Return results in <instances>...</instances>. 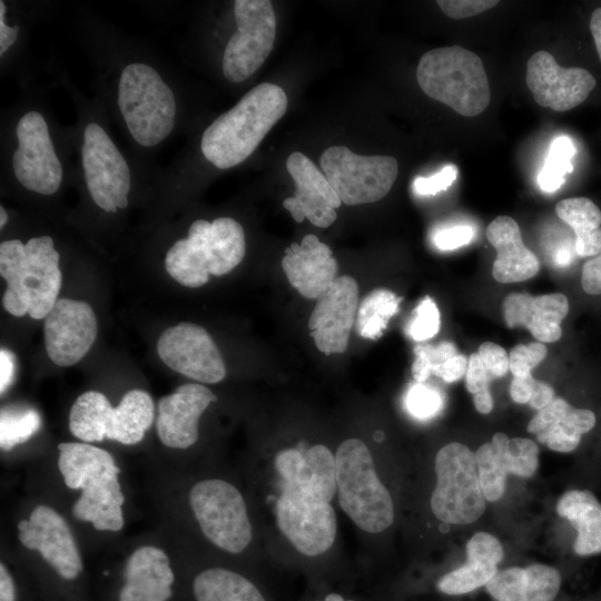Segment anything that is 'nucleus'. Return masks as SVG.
<instances>
[{
	"label": "nucleus",
	"instance_id": "f257e3e1",
	"mask_svg": "<svg viewBox=\"0 0 601 601\" xmlns=\"http://www.w3.org/2000/svg\"><path fill=\"white\" fill-rule=\"evenodd\" d=\"M334 443L306 434L264 443L249 460L267 561L306 584L345 578Z\"/></svg>",
	"mask_w": 601,
	"mask_h": 601
},
{
	"label": "nucleus",
	"instance_id": "f03ea898",
	"mask_svg": "<svg viewBox=\"0 0 601 601\" xmlns=\"http://www.w3.org/2000/svg\"><path fill=\"white\" fill-rule=\"evenodd\" d=\"M383 436L374 430L367 437L352 433L334 441L337 506L354 528L362 553H371L397 520L386 461L377 447Z\"/></svg>",
	"mask_w": 601,
	"mask_h": 601
},
{
	"label": "nucleus",
	"instance_id": "7ed1b4c3",
	"mask_svg": "<svg viewBox=\"0 0 601 601\" xmlns=\"http://www.w3.org/2000/svg\"><path fill=\"white\" fill-rule=\"evenodd\" d=\"M187 504L199 535L217 554L253 572L267 560L252 496L235 480L216 474L197 479Z\"/></svg>",
	"mask_w": 601,
	"mask_h": 601
},
{
	"label": "nucleus",
	"instance_id": "20e7f679",
	"mask_svg": "<svg viewBox=\"0 0 601 601\" xmlns=\"http://www.w3.org/2000/svg\"><path fill=\"white\" fill-rule=\"evenodd\" d=\"M58 469L68 489L80 490L72 515L90 522L97 531H120L125 524V495L119 482L120 469L112 455L91 443L58 444Z\"/></svg>",
	"mask_w": 601,
	"mask_h": 601
},
{
	"label": "nucleus",
	"instance_id": "39448f33",
	"mask_svg": "<svg viewBox=\"0 0 601 601\" xmlns=\"http://www.w3.org/2000/svg\"><path fill=\"white\" fill-rule=\"evenodd\" d=\"M288 99L282 87L263 82L246 92L204 131L200 149L219 169L242 164L285 115Z\"/></svg>",
	"mask_w": 601,
	"mask_h": 601
},
{
	"label": "nucleus",
	"instance_id": "423d86ee",
	"mask_svg": "<svg viewBox=\"0 0 601 601\" xmlns=\"http://www.w3.org/2000/svg\"><path fill=\"white\" fill-rule=\"evenodd\" d=\"M50 236L8 239L0 244V275L7 286L3 308L16 317L45 318L58 300L62 274Z\"/></svg>",
	"mask_w": 601,
	"mask_h": 601
},
{
	"label": "nucleus",
	"instance_id": "0eeeda50",
	"mask_svg": "<svg viewBox=\"0 0 601 601\" xmlns=\"http://www.w3.org/2000/svg\"><path fill=\"white\" fill-rule=\"evenodd\" d=\"M246 253L242 225L230 217L211 223L195 220L186 238L176 240L165 256L167 273L189 288L204 286L209 276H223L240 264Z\"/></svg>",
	"mask_w": 601,
	"mask_h": 601
},
{
	"label": "nucleus",
	"instance_id": "6e6552de",
	"mask_svg": "<svg viewBox=\"0 0 601 601\" xmlns=\"http://www.w3.org/2000/svg\"><path fill=\"white\" fill-rule=\"evenodd\" d=\"M416 80L426 96L464 117L482 114L491 100L481 58L460 46L425 52L416 68Z\"/></svg>",
	"mask_w": 601,
	"mask_h": 601
},
{
	"label": "nucleus",
	"instance_id": "1a4fd4ad",
	"mask_svg": "<svg viewBox=\"0 0 601 601\" xmlns=\"http://www.w3.org/2000/svg\"><path fill=\"white\" fill-rule=\"evenodd\" d=\"M118 107L131 137L154 147L174 129L176 99L160 73L145 62L124 67L118 82Z\"/></svg>",
	"mask_w": 601,
	"mask_h": 601
},
{
	"label": "nucleus",
	"instance_id": "9d476101",
	"mask_svg": "<svg viewBox=\"0 0 601 601\" xmlns=\"http://www.w3.org/2000/svg\"><path fill=\"white\" fill-rule=\"evenodd\" d=\"M433 472L434 484L427 506L436 521L470 524L483 515L486 500L474 452L462 443H447L435 453Z\"/></svg>",
	"mask_w": 601,
	"mask_h": 601
},
{
	"label": "nucleus",
	"instance_id": "9b49d317",
	"mask_svg": "<svg viewBox=\"0 0 601 601\" xmlns=\"http://www.w3.org/2000/svg\"><path fill=\"white\" fill-rule=\"evenodd\" d=\"M326 179L347 206L375 203L391 190L398 174L392 156L357 155L345 146H332L321 156Z\"/></svg>",
	"mask_w": 601,
	"mask_h": 601
},
{
	"label": "nucleus",
	"instance_id": "f8f14e48",
	"mask_svg": "<svg viewBox=\"0 0 601 601\" xmlns=\"http://www.w3.org/2000/svg\"><path fill=\"white\" fill-rule=\"evenodd\" d=\"M237 30L223 56V73L230 82H243L255 73L270 53L276 33V17L269 0H236Z\"/></svg>",
	"mask_w": 601,
	"mask_h": 601
},
{
	"label": "nucleus",
	"instance_id": "ddd939ff",
	"mask_svg": "<svg viewBox=\"0 0 601 601\" xmlns=\"http://www.w3.org/2000/svg\"><path fill=\"white\" fill-rule=\"evenodd\" d=\"M81 162L93 203L107 213L125 209L131 187L130 169L109 135L97 122L85 127Z\"/></svg>",
	"mask_w": 601,
	"mask_h": 601
},
{
	"label": "nucleus",
	"instance_id": "4468645a",
	"mask_svg": "<svg viewBox=\"0 0 601 601\" xmlns=\"http://www.w3.org/2000/svg\"><path fill=\"white\" fill-rule=\"evenodd\" d=\"M16 137L12 169L19 184L40 195L58 191L63 170L45 117L36 110L26 112L16 126Z\"/></svg>",
	"mask_w": 601,
	"mask_h": 601
},
{
	"label": "nucleus",
	"instance_id": "2eb2a0df",
	"mask_svg": "<svg viewBox=\"0 0 601 601\" xmlns=\"http://www.w3.org/2000/svg\"><path fill=\"white\" fill-rule=\"evenodd\" d=\"M156 348L166 366L197 383L216 384L226 376L221 354L200 325L183 322L166 328Z\"/></svg>",
	"mask_w": 601,
	"mask_h": 601
},
{
	"label": "nucleus",
	"instance_id": "dca6fc26",
	"mask_svg": "<svg viewBox=\"0 0 601 601\" xmlns=\"http://www.w3.org/2000/svg\"><path fill=\"white\" fill-rule=\"evenodd\" d=\"M19 541L37 551L42 560L65 581H75L83 571V562L70 526L51 506L39 504L29 519L18 523Z\"/></svg>",
	"mask_w": 601,
	"mask_h": 601
},
{
	"label": "nucleus",
	"instance_id": "f3484780",
	"mask_svg": "<svg viewBox=\"0 0 601 601\" xmlns=\"http://www.w3.org/2000/svg\"><path fill=\"white\" fill-rule=\"evenodd\" d=\"M43 319L45 347L58 366L78 363L96 341L97 317L86 302L58 298Z\"/></svg>",
	"mask_w": 601,
	"mask_h": 601
},
{
	"label": "nucleus",
	"instance_id": "a211bd4d",
	"mask_svg": "<svg viewBox=\"0 0 601 601\" xmlns=\"http://www.w3.org/2000/svg\"><path fill=\"white\" fill-rule=\"evenodd\" d=\"M525 81L534 100L554 111L579 106L597 83L587 69L561 67L546 50H539L529 58Z\"/></svg>",
	"mask_w": 601,
	"mask_h": 601
},
{
	"label": "nucleus",
	"instance_id": "6ab92c4d",
	"mask_svg": "<svg viewBox=\"0 0 601 601\" xmlns=\"http://www.w3.org/2000/svg\"><path fill=\"white\" fill-rule=\"evenodd\" d=\"M482 493L486 501L500 500L509 474L532 477L539 467V447L525 437L510 439L497 432L475 452Z\"/></svg>",
	"mask_w": 601,
	"mask_h": 601
},
{
	"label": "nucleus",
	"instance_id": "aec40b11",
	"mask_svg": "<svg viewBox=\"0 0 601 601\" xmlns=\"http://www.w3.org/2000/svg\"><path fill=\"white\" fill-rule=\"evenodd\" d=\"M358 284L347 275L337 277L316 300L308 319L309 334L324 354L344 353L356 322Z\"/></svg>",
	"mask_w": 601,
	"mask_h": 601
},
{
	"label": "nucleus",
	"instance_id": "412c9836",
	"mask_svg": "<svg viewBox=\"0 0 601 601\" xmlns=\"http://www.w3.org/2000/svg\"><path fill=\"white\" fill-rule=\"evenodd\" d=\"M217 395L200 383H186L162 396L157 404L156 430L160 443L174 450H188L198 443L199 423Z\"/></svg>",
	"mask_w": 601,
	"mask_h": 601
},
{
	"label": "nucleus",
	"instance_id": "4be33fe9",
	"mask_svg": "<svg viewBox=\"0 0 601 601\" xmlns=\"http://www.w3.org/2000/svg\"><path fill=\"white\" fill-rule=\"evenodd\" d=\"M286 168L296 184V191L293 197L284 199V208L297 223L307 218L317 227L331 226L337 218L336 209L342 201L325 175L299 151L288 156Z\"/></svg>",
	"mask_w": 601,
	"mask_h": 601
},
{
	"label": "nucleus",
	"instance_id": "5701e85b",
	"mask_svg": "<svg viewBox=\"0 0 601 601\" xmlns=\"http://www.w3.org/2000/svg\"><path fill=\"white\" fill-rule=\"evenodd\" d=\"M175 580L167 553L155 545H141L126 560L117 601H169Z\"/></svg>",
	"mask_w": 601,
	"mask_h": 601
},
{
	"label": "nucleus",
	"instance_id": "b1692460",
	"mask_svg": "<svg viewBox=\"0 0 601 601\" xmlns=\"http://www.w3.org/2000/svg\"><path fill=\"white\" fill-rule=\"evenodd\" d=\"M282 268L289 284L311 299H317L329 288L338 269L331 248L313 234L285 249Z\"/></svg>",
	"mask_w": 601,
	"mask_h": 601
},
{
	"label": "nucleus",
	"instance_id": "393cba45",
	"mask_svg": "<svg viewBox=\"0 0 601 601\" xmlns=\"http://www.w3.org/2000/svg\"><path fill=\"white\" fill-rule=\"evenodd\" d=\"M190 595L193 601H275L256 572L225 562L198 568Z\"/></svg>",
	"mask_w": 601,
	"mask_h": 601
},
{
	"label": "nucleus",
	"instance_id": "a878e982",
	"mask_svg": "<svg viewBox=\"0 0 601 601\" xmlns=\"http://www.w3.org/2000/svg\"><path fill=\"white\" fill-rule=\"evenodd\" d=\"M568 313L569 302L561 293L538 296L511 293L503 300L506 325L528 328L541 343H553L561 337V323Z\"/></svg>",
	"mask_w": 601,
	"mask_h": 601
},
{
	"label": "nucleus",
	"instance_id": "bb28decb",
	"mask_svg": "<svg viewBox=\"0 0 601 601\" xmlns=\"http://www.w3.org/2000/svg\"><path fill=\"white\" fill-rule=\"evenodd\" d=\"M595 414L588 408H577L562 397H554L530 420L528 432L550 450L559 453L574 451L582 435L595 425Z\"/></svg>",
	"mask_w": 601,
	"mask_h": 601
},
{
	"label": "nucleus",
	"instance_id": "cd10ccee",
	"mask_svg": "<svg viewBox=\"0 0 601 601\" xmlns=\"http://www.w3.org/2000/svg\"><path fill=\"white\" fill-rule=\"evenodd\" d=\"M504 556L501 542L487 532H476L466 543V561L435 581L444 595H462L485 587L499 571Z\"/></svg>",
	"mask_w": 601,
	"mask_h": 601
},
{
	"label": "nucleus",
	"instance_id": "c85d7f7f",
	"mask_svg": "<svg viewBox=\"0 0 601 601\" xmlns=\"http://www.w3.org/2000/svg\"><path fill=\"white\" fill-rule=\"evenodd\" d=\"M486 238L496 250L492 275L500 283H518L534 277L540 263L522 240L521 229L510 216H497L486 228Z\"/></svg>",
	"mask_w": 601,
	"mask_h": 601
},
{
	"label": "nucleus",
	"instance_id": "c756f323",
	"mask_svg": "<svg viewBox=\"0 0 601 601\" xmlns=\"http://www.w3.org/2000/svg\"><path fill=\"white\" fill-rule=\"evenodd\" d=\"M561 584L556 568L533 563L499 570L485 590L494 601H554Z\"/></svg>",
	"mask_w": 601,
	"mask_h": 601
},
{
	"label": "nucleus",
	"instance_id": "7c9ffc66",
	"mask_svg": "<svg viewBox=\"0 0 601 601\" xmlns=\"http://www.w3.org/2000/svg\"><path fill=\"white\" fill-rule=\"evenodd\" d=\"M558 514L577 532L573 551L579 556L601 553V503L589 490H570L556 503Z\"/></svg>",
	"mask_w": 601,
	"mask_h": 601
},
{
	"label": "nucleus",
	"instance_id": "2f4dec72",
	"mask_svg": "<svg viewBox=\"0 0 601 601\" xmlns=\"http://www.w3.org/2000/svg\"><path fill=\"white\" fill-rule=\"evenodd\" d=\"M155 420L152 397L142 390H130L112 408L106 439L124 445L138 444Z\"/></svg>",
	"mask_w": 601,
	"mask_h": 601
},
{
	"label": "nucleus",
	"instance_id": "473e14b6",
	"mask_svg": "<svg viewBox=\"0 0 601 601\" xmlns=\"http://www.w3.org/2000/svg\"><path fill=\"white\" fill-rule=\"evenodd\" d=\"M558 217L575 234V253L580 257L601 254V210L589 198L574 197L560 200L555 206Z\"/></svg>",
	"mask_w": 601,
	"mask_h": 601
},
{
	"label": "nucleus",
	"instance_id": "72a5a7b5",
	"mask_svg": "<svg viewBox=\"0 0 601 601\" xmlns=\"http://www.w3.org/2000/svg\"><path fill=\"white\" fill-rule=\"evenodd\" d=\"M414 355L411 371L415 382H426L431 375H435L446 383H453L466 373L469 359L451 342L417 344Z\"/></svg>",
	"mask_w": 601,
	"mask_h": 601
},
{
	"label": "nucleus",
	"instance_id": "f704fd0d",
	"mask_svg": "<svg viewBox=\"0 0 601 601\" xmlns=\"http://www.w3.org/2000/svg\"><path fill=\"white\" fill-rule=\"evenodd\" d=\"M114 406L107 396L98 391L80 394L71 405L68 416L70 433L86 443L101 442Z\"/></svg>",
	"mask_w": 601,
	"mask_h": 601
},
{
	"label": "nucleus",
	"instance_id": "c9c22d12",
	"mask_svg": "<svg viewBox=\"0 0 601 601\" xmlns=\"http://www.w3.org/2000/svg\"><path fill=\"white\" fill-rule=\"evenodd\" d=\"M402 298L390 289L377 288L367 294L358 304L356 331L366 339H378L390 319L398 312Z\"/></svg>",
	"mask_w": 601,
	"mask_h": 601
},
{
	"label": "nucleus",
	"instance_id": "e433bc0d",
	"mask_svg": "<svg viewBox=\"0 0 601 601\" xmlns=\"http://www.w3.org/2000/svg\"><path fill=\"white\" fill-rule=\"evenodd\" d=\"M574 152V145L569 137H556L551 142L544 167L538 176L543 191L553 193L564 184L566 174L573 169L571 159Z\"/></svg>",
	"mask_w": 601,
	"mask_h": 601
},
{
	"label": "nucleus",
	"instance_id": "4c0bfd02",
	"mask_svg": "<svg viewBox=\"0 0 601 601\" xmlns=\"http://www.w3.org/2000/svg\"><path fill=\"white\" fill-rule=\"evenodd\" d=\"M41 425V418L32 408H2L0 416V446L10 451L27 442Z\"/></svg>",
	"mask_w": 601,
	"mask_h": 601
},
{
	"label": "nucleus",
	"instance_id": "58836bf2",
	"mask_svg": "<svg viewBox=\"0 0 601 601\" xmlns=\"http://www.w3.org/2000/svg\"><path fill=\"white\" fill-rule=\"evenodd\" d=\"M443 392L425 382H415L403 396L405 412L414 420L426 422L436 417L444 408Z\"/></svg>",
	"mask_w": 601,
	"mask_h": 601
},
{
	"label": "nucleus",
	"instance_id": "ea45409f",
	"mask_svg": "<svg viewBox=\"0 0 601 601\" xmlns=\"http://www.w3.org/2000/svg\"><path fill=\"white\" fill-rule=\"evenodd\" d=\"M495 380L490 370L484 365L480 355L471 354L465 373V386L473 395V403L477 412L489 414L493 410V397L490 384Z\"/></svg>",
	"mask_w": 601,
	"mask_h": 601
},
{
	"label": "nucleus",
	"instance_id": "a19ab883",
	"mask_svg": "<svg viewBox=\"0 0 601 601\" xmlns=\"http://www.w3.org/2000/svg\"><path fill=\"white\" fill-rule=\"evenodd\" d=\"M441 327V315L436 303L425 296L413 312L407 324V335L416 342H423L437 334Z\"/></svg>",
	"mask_w": 601,
	"mask_h": 601
},
{
	"label": "nucleus",
	"instance_id": "79ce46f5",
	"mask_svg": "<svg viewBox=\"0 0 601 601\" xmlns=\"http://www.w3.org/2000/svg\"><path fill=\"white\" fill-rule=\"evenodd\" d=\"M546 353V346L541 342L516 345L509 354V371L513 376L526 375L545 358Z\"/></svg>",
	"mask_w": 601,
	"mask_h": 601
},
{
	"label": "nucleus",
	"instance_id": "37998d69",
	"mask_svg": "<svg viewBox=\"0 0 601 601\" xmlns=\"http://www.w3.org/2000/svg\"><path fill=\"white\" fill-rule=\"evenodd\" d=\"M339 581L306 584V589L297 601H368L364 594L338 584Z\"/></svg>",
	"mask_w": 601,
	"mask_h": 601
},
{
	"label": "nucleus",
	"instance_id": "c03bdc74",
	"mask_svg": "<svg viewBox=\"0 0 601 601\" xmlns=\"http://www.w3.org/2000/svg\"><path fill=\"white\" fill-rule=\"evenodd\" d=\"M474 230L469 225H453L439 228L432 236L433 244L440 250H453L471 243Z\"/></svg>",
	"mask_w": 601,
	"mask_h": 601
},
{
	"label": "nucleus",
	"instance_id": "a18cd8bd",
	"mask_svg": "<svg viewBox=\"0 0 601 601\" xmlns=\"http://www.w3.org/2000/svg\"><path fill=\"white\" fill-rule=\"evenodd\" d=\"M437 6L452 19H465L482 13L496 4V0H439Z\"/></svg>",
	"mask_w": 601,
	"mask_h": 601
},
{
	"label": "nucleus",
	"instance_id": "49530a36",
	"mask_svg": "<svg viewBox=\"0 0 601 601\" xmlns=\"http://www.w3.org/2000/svg\"><path fill=\"white\" fill-rule=\"evenodd\" d=\"M456 175V167L454 165H449L431 177L415 178L413 188L418 195H436L443 190H446L455 180Z\"/></svg>",
	"mask_w": 601,
	"mask_h": 601
},
{
	"label": "nucleus",
	"instance_id": "de8ad7c7",
	"mask_svg": "<svg viewBox=\"0 0 601 601\" xmlns=\"http://www.w3.org/2000/svg\"><path fill=\"white\" fill-rule=\"evenodd\" d=\"M477 354L495 378L503 377L508 373L509 355L502 346L484 342L480 345Z\"/></svg>",
	"mask_w": 601,
	"mask_h": 601
},
{
	"label": "nucleus",
	"instance_id": "09e8293b",
	"mask_svg": "<svg viewBox=\"0 0 601 601\" xmlns=\"http://www.w3.org/2000/svg\"><path fill=\"white\" fill-rule=\"evenodd\" d=\"M581 285L587 294H601V254L587 260L583 265Z\"/></svg>",
	"mask_w": 601,
	"mask_h": 601
},
{
	"label": "nucleus",
	"instance_id": "8fccbe9b",
	"mask_svg": "<svg viewBox=\"0 0 601 601\" xmlns=\"http://www.w3.org/2000/svg\"><path fill=\"white\" fill-rule=\"evenodd\" d=\"M535 381L536 380L531 373L523 376H513L510 385V395L512 400L519 404L529 403L533 393Z\"/></svg>",
	"mask_w": 601,
	"mask_h": 601
},
{
	"label": "nucleus",
	"instance_id": "3c124183",
	"mask_svg": "<svg viewBox=\"0 0 601 601\" xmlns=\"http://www.w3.org/2000/svg\"><path fill=\"white\" fill-rule=\"evenodd\" d=\"M6 3L0 1V55L1 57L14 45L20 28L19 26L9 27L6 23Z\"/></svg>",
	"mask_w": 601,
	"mask_h": 601
},
{
	"label": "nucleus",
	"instance_id": "603ef678",
	"mask_svg": "<svg viewBox=\"0 0 601 601\" xmlns=\"http://www.w3.org/2000/svg\"><path fill=\"white\" fill-rule=\"evenodd\" d=\"M14 355L6 349L0 351V392L3 394L12 383L14 375Z\"/></svg>",
	"mask_w": 601,
	"mask_h": 601
},
{
	"label": "nucleus",
	"instance_id": "864d4df0",
	"mask_svg": "<svg viewBox=\"0 0 601 601\" xmlns=\"http://www.w3.org/2000/svg\"><path fill=\"white\" fill-rule=\"evenodd\" d=\"M554 398V391L551 385L545 382L535 381L532 396L529 401V405L540 411L545 407Z\"/></svg>",
	"mask_w": 601,
	"mask_h": 601
},
{
	"label": "nucleus",
	"instance_id": "5fc2aeb1",
	"mask_svg": "<svg viewBox=\"0 0 601 601\" xmlns=\"http://www.w3.org/2000/svg\"><path fill=\"white\" fill-rule=\"evenodd\" d=\"M0 601H17V587L7 564L0 563Z\"/></svg>",
	"mask_w": 601,
	"mask_h": 601
},
{
	"label": "nucleus",
	"instance_id": "6e6d98bb",
	"mask_svg": "<svg viewBox=\"0 0 601 601\" xmlns=\"http://www.w3.org/2000/svg\"><path fill=\"white\" fill-rule=\"evenodd\" d=\"M590 31L601 60V8H597L591 16Z\"/></svg>",
	"mask_w": 601,
	"mask_h": 601
},
{
	"label": "nucleus",
	"instance_id": "4d7b16f0",
	"mask_svg": "<svg viewBox=\"0 0 601 601\" xmlns=\"http://www.w3.org/2000/svg\"><path fill=\"white\" fill-rule=\"evenodd\" d=\"M8 221V214L6 209L1 206L0 207V228L2 229Z\"/></svg>",
	"mask_w": 601,
	"mask_h": 601
}]
</instances>
